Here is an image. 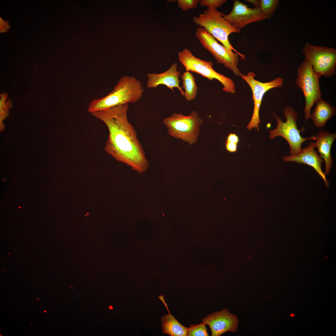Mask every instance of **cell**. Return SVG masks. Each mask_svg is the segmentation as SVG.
Here are the masks:
<instances>
[{"mask_svg": "<svg viewBox=\"0 0 336 336\" xmlns=\"http://www.w3.org/2000/svg\"><path fill=\"white\" fill-rule=\"evenodd\" d=\"M128 104L91 113L102 121L109 131L105 150L118 161L139 173L145 171L149 164L138 138L137 133L127 117Z\"/></svg>", "mask_w": 336, "mask_h": 336, "instance_id": "6da1fadb", "label": "cell"}, {"mask_svg": "<svg viewBox=\"0 0 336 336\" xmlns=\"http://www.w3.org/2000/svg\"><path fill=\"white\" fill-rule=\"evenodd\" d=\"M143 91L142 83L135 77L123 76L107 95L94 99L89 103L88 112L91 113L118 105L136 102L142 97Z\"/></svg>", "mask_w": 336, "mask_h": 336, "instance_id": "7a4b0ae2", "label": "cell"}, {"mask_svg": "<svg viewBox=\"0 0 336 336\" xmlns=\"http://www.w3.org/2000/svg\"><path fill=\"white\" fill-rule=\"evenodd\" d=\"M224 15V13L216 9L207 8L203 13L194 16L193 21L200 27L205 29L223 45L237 53L245 60V56L235 49L228 40L230 34L239 33L240 30L236 28L225 20L223 17Z\"/></svg>", "mask_w": 336, "mask_h": 336, "instance_id": "3957f363", "label": "cell"}, {"mask_svg": "<svg viewBox=\"0 0 336 336\" xmlns=\"http://www.w3.org/2000/svg\"><path fill=\"white\" fill-rule=\"evenodd\" d=\"M284 115L286 121L284 122L279 116H277L274 113L277 123L276 128L270 130L269 132L270 139L280 136L284 138L288 143L290 147L291 156L298 154L301 151V144L305 141L310 140H315L316 136L313 135L310 137L303 138L301 135V130L297 127L296 121L298 114L294 109L290 106H287L283 110Z\"/></svg>", "mask_w": 336, "mask_h": 336, "instance_id": "277c9868", "label": "cell"}, {"mask_svg": "<svg viewBox=\"0 0 336 336\" xmlns=\"http://www.w3.org/2000/svg\"><path fill=\"white\" fill-rule=\"evenodd\" d=\"M203 122L195 110L189 116L173 113L163 121L170 135L177 139H182L190 144L196 142L199 127Z\"/></svg>", "mask_w": 336, "mask_h": 336, "instance_id": "5b68a950", "label": "cell"}, {"mask_svg": "<svg viewBox=\"0 0 336 336\" xmlns=\"http://www.w3.org/2000/svg\"><path fill=\"white\" fill-rule=\"evenodd\" d=\"M320 77L306 58L297 68V77L295 82L303 91L305 97V122L310 118L312 107L314 103L322 99L319 83Z\"/></svg>", "mask_w": 336, "mask_h": 336, "instance_id": "8992f818", "label": "cell"}, {"mask_svg": "<svg viewBox=\"0 0 336 336\" xmlns=\"http://www.w3.org/2000/svg\"><path fill=\"white\" fill-rule=\"evenodd\" d=\"M178 59L186 70L196 72L210 81L216 79L223 85L222 90L226 92H235V84L230 78L219 73L212 68L213 63L195 57L188 49L184 48L178 54Z\"/></svg>", "mask_w": 336, "mask_h": 336, "instance_id": "52a82bcc", "label": "cell"}, {"mask_svg": "<svg viewBox=\"0 0 336 336\" xmlns=\"http://www.w3.org/2000/svg\"><path fill=\"white\" fill-rule=\"evenodd\" d=\"M195 35L202 46L213 56L218 63L223 64L236 76L242 75L237 68L239 55L237 53L218 43L203 28L197 27Z\"/></svg>", "mask_w": 336, "mask_h": 336, "instance_id": "ba28073f", "label": "cell"}, {"mask_svg": "<svg viewBox=\"0 0 336 336\" xmlns=\"http://www.w3.org/2000/svg\"><path fill=\"white\" fill-rule=\"evenodd\" d=\"M305 58L311 65L315 72L320 77H328L336 73V49L317 46L306 42L302 50Z\"/></svg>", "mask_w": 336, "mask_h": 336, "instance_id": "9c48e42d", "label": "cell"}, {"mask_svg": "<svg viewBox=\"0 0 336 336\" xmlns=\"http://www.w3.org/2000/svg\"><path fill=\"white\" fill-rule=\"evenodd\" d=\"M255 76V73L251 71L248 72L247 75L242 74L240 77L250 86L254 102L253 114L247 128L251 130L252 128H256L258 131L259 124H260L259 111L263 96L269 90L273 88L282 87L283 84V80L281 77H278L272 81L262 82L255 80L254 78Z\"/></svg>", "mask_w": 336, "mask_h": 336, "instance_id": "30bf717a", "label": "cell"}, {"mask_svg": "<svg viewBox=\"0 0 336 336\" xmlns=\"http://www.w3.org/2000/svg\"><path fill=\"white\" fill-rule=\"evenodd\" d=\"M223 18L236 28L241 29L250 23L265 20L266 17L260 8L249 7L238 0H235L231 12Z\"/></svg>", "mask_w": 336, "mask_h": 336, "instance_id": "8fae6325", "label": "cell"}, {"mask_svg": "<svg viewBox=\"0 0 336 336\" xmlns=\"http://www.w3.org/2000/svg\"><path fill=\"white\" fill-rule=\"evenodd\" d=\"M201 320L210 327L212 336H220L227 332H236L239 323L236 315L226 308L211 313Z\"/></svg>", "mask_w": 336, "mask_h": 336, "instance_id": "7c38bea8", "label": "cell"}, {"mask_svg": "<svg viewBox=\"0 0 336 336\" xmlns=\"http://www.w3.org/2000/svg\"><path fill=\"white\" fill-rule=\"evenodd\" d=\"M314 142H311L307 147H304L298 154L283 157L285 162H294L309 165L313 167L324 181L327 188L329 182L327 180L326 175L321 170L324 160L319 155L315 149Z\"/></svg>", "mask_w": 336, "mask_h": 336, "instance_id": "4fadbf2b", "label": "cell"}, {"mask_svg": "<svg viewBox=\"0 0 336 336\" xmlns=\"http://www.w3.org/2000/svg\"><path fill=\"white\" fill-rule=\"evenodd\" d=\"M177 63L171 65L166 71L160 73H148L147 74V86L149 88H156L161 85H164L168 88L173 91V88H177L184 96V92L180 86V75L177 70Z\"/></svg>", "mask_w": 336, "mask_h": 336, "instance_id": "5bb4252c", "label": "cell"}, {"mask_svg": "<svg viewBox=\"0 0 336 336\" xmlns=\"http://www.w3.org/2000/svg\"><path fill=\"white\" fill-rule=\"evenodd\" d=\"M315 147H316L320 153V156L325 162V175L330 173L333 165V161L331 154L332 144L336 138V132L331 133L329 131L319 132L316 136Z\"/></svg>", "mask_w": 336, "mask_h": 336, "instance_id": "9a60e30c", "label": "cell"}, {"mask_svg": "<svg viewBox=\"0 0 336 336\" xmlns=\"http://www.w3.org/2000/svg\"><path fill=\"white\" fill-rule=\"evenodd\" d=\"M315 103L316 107L310 114V118L316 127H324L327 121L336 114L335 108L329 102L322 99Z\"/></svg>", "mask_w": 336, "mask_h": 336, "instance_id": "2e32d148", "label": "cell"}, {"mask_svg": "<svg viewBox=\"0 0 336 336\" xmlns=\"http://www.w3.org/2000/svg\"><path fill=\"white\" fill-rule=\"evenodd\" d=\"M162 332L171 336H186L188 328L181 324L170 313L161 318Z\"/></svg>", "mask_w": 336, "mask_h": 336, "instance_id": "e0dca14e", "label": "cell"}, {"mask_svg": "<svg viewBox=\"0 0 336 336\" xmlns=\"http://www.w3.org/2000/svg\"><path fill=\"white\" fill-rule=\"evenodd\" d=\"M182 86L184 90V96L188 101L194 99L198 89L195 78L189 71H186L181 76Z\"/></svg>", "mask_w": 336, "mask_h": 336, "instance_id": "ac0fdd59", "label": "cell"}, {"mask_svg": "<svg viewBox=\"0 0 336 336\" xmlns=\"http://www.w3.org/2000/svg\"><path fill=\"white\" fill-rule=\"evenodd\" d=\"M260 9L267 19H270L273 16L278 6L279 1L278 0H261Z\"/></svg>", "mask_w": 336, "mask_h": 336, "instance_id": "d6986e66", "label": "cell"}, {"mask_svg": "<svg viewBox=\"0 0 336 336\" xmlns=\"http://www.w3.org/2000/svg\"><path fill=\"white\" fill-rule=\"evenodd\" d=\"M206 324L202 323L192 324L188 328L187 336H208Z\"/></svg>", "mask_w": 336, "mask_h": 336, "instance_id": "ffe728a7", "label": "cell"}, {"mask_svg": "<svg viewBox=\"0 0 336 336\" xmlns=\"http://www.w3.org/2000/svg\"><path fill=\"white\" fill-rule=\"evenodd\" d=\"M178 7L183 11L197 8L200 0H178Z\"/></svg>", "mask_w": 336, "mask_h": 336, "instance_id": "44dd1931", "label": "cell"}, {"mask_svg": "<svg viewBox=\"0 0 336 336\" xmlns=\"http://www.w3.org/2000/svg\"><path fill=\"white\" fill-rule=\"evenodd\" d=\"M226 0H201L200 4L201 6L206 7L210 9H216L225 3Z\"/></svg>", "mask_w": 336, "mask_h": 336, "instance_id": "7402d4cb", "label": "cell"}, {"mask_svg": "<svg viewBox=\"0 0 336 336\" xmlns=\"http://www.w3.org/2000/svg\"><path fill=\"white\" fill-rule=\"evenodd\" d=\"M237 143L226 141V150L230 152H234L237 151Z\"/></svg>", "mask_w": 336, "mask_h": 336, "instance_id": "603a6c76", "label": "cell"}, {"mask_svg": "<svg viewBox=\"0 0 336 336\" xmlns=\"http://www.w3.org/2000/svg\"><path fill=\"white\" fill-rule=\"evenodd\" d=\"M226 141L234 142L238 143L239 142V138L235 133H230L228 136Z\"/></svg>", "mask_w": 336, "mask_h": 336, "instance_id": "cb8c5ba5", "label": "cell"}, {"mask_svg": "<svg viewBox=\"0 0 336 336\" xmlns=\"http://www.w3.org/2000/svg\"><path fill=\"white\" fill-rule=\"evenodd\" d=\"M247 2L254 4L256 7L259 8L260 4V1L258 0H247Z\"/></svg>", "mask_w": 336, "mask_h": 336, "instance_id": "d4e9b609", "label": "cell"}, {"mask_svg": "<svg viewBox=\"0 0 336 336\" xmlns=\"http://www.w3.org/2000/svg\"><path fill=\"white\" fill-rule=\"evenodd\" d=\"M294 315V314H291V317H293Z\"/></svg>", "mask_w": 336, "mask_h": 336, "instance_id": "484cf974", "label": "cell"}, {"mask_svg": "<svg viewBox=\"0 0 336 336\" xmlns=\"http://www.w3.org/2000/svg\"><path fill=\"white\" fill-rule=\"evenodd\" d=\"M44 312H45H45H46V310H44Z\"/></svg>", "mask_w": 336, "mask_h": 336, "instance_id": "4316f807", "label": "cell"}, {"mask_svg": "<svg viewBox=\"0 0 336 336\" xmlns=\"http://www.w3.org/2000/svg\"><path fill=\"white\" fill-rule=\"evenodd\" d=\"M39 298H37V300H39Z\"/></svg>", "mask_w": 336, "mask_h": 336, "instance_id": "83f0119b", "label": "cell"}]
</instances>
